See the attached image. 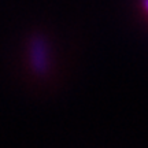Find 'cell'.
I'll use <instances>...</instances> for the list:
<instances>
[{"label": "cell", "mask_w": 148, "mask_h": 148, "mask_svg": "<svg viewBox=\"0 0 148 148\" xmlns=\"http://www.w3.org/2000/svg\"><path fill=\"white\" fill-rule=\"evenodd\" d=\"M147 7H148V0H147Z\"/></svg>", "instance_id": "6da1fadb"}]
</instances>
